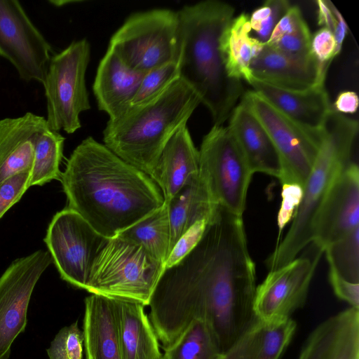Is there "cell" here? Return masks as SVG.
<instances>
[{
    "label": "cell",
    "mask_w": 359,
    "mask_h": 359,
    "mask_svg": "<svg viewBox=\"0 0 359 359\" xmlns=\"http://www.w3.org/2000/svg\"><path fill=\"white\" fill-rule=\"evenodd\" d=\"M60 181L67 208L107 238L116 236L165 203L160 188L148 175L92 137L74 149Z\"/></svg>",
    "instance_id": "2"
},
{
    "label": "cell",
    "mask_w": 359,
    "mask_h": 359,
    "mask_svg": "<svg viewBox=\"0 0 359 359\" xmlns=\"http://www.w3.org/2000/svg\"><path fill=\"white\" fill-rule=\"evenodd\" d=\"M290 2L287 0H268L249 16L252 30L257 39L266 43L281 18L286 13Z\"/></svg>",
    "instance_id": "32"
},
{
    "label": "cell",
    "mask_w": 359,
    "mask_h": 359,
    "mask_svg": "<svg viewBox=\"0 0 359 359\" xmlns=\"http://www.w3.org/2000/svg\"><path fill=\"white\" fill-rule=\"evenodd\" d=\"M52 261L48 251L38 250L13 261L0 276V359H8L24 332L32 292Z\"/></svg>",
    "instance_id": "13"
},
{
    "label": "cell",
    "mask_w": 359,
    "mask_h": 359,
    "mask_svg": "<svg viewBox=\"0 0 359 359\" xmlns=\"http://www.w3.org/2000/svg\"><path fill=\"white\" fill-rule=\"evenodd\" d=\"M255 172L280 180L282 168L279 156L266 131L242 102L235 107L228 126Z\"/></svg>",
    "instance_id": "22"
},
{
    "label": "cell",
    "mask_w": 359,
    "mask_h": 359,
    "mask_svg": "<svg viewBox=\"0 0 359 359\" xmlns=\"http://www.w3.org/2000/svg\"><path fill=\"white\" fill-rule=\"evenodd\" d=\"M330 269L340 277L359 283V227L325 248Z\"/></svg>",
    "instance_id": "30"
},
{
    "label": "cell",
    "mask_w": 359,
    "mask_h": 359,
    "mask_svg": "<svg viewBox=\"0 0 359 359\" xmlns=\"http://www.w3.org/2000/svg\"><path fill=\"white\" fill-rule=\"evenodd\" d=\"M83 334L78 322L62 327L47 349L49 359H83Z\"/></svg>",
    "instance_id": "33"
},
{
    "label": "cell",
    "mask_w": 359,
    "mask_h": 359,
    "mask_svg": "<svg viewBox=\"0 0 359 359\" xmlns=\"http://www.w3.org/2000/svg\"><path fill=\"white\" fill-rule=\"evenodd\" d=\"M198 151V176L212 201L242 217L254 173L228 126L213 125Z\"/></svg>",
    "instance_id": "8"
},
{
    "label": "cell",
    "mask_w": 359,
    "mask_h": 359,
    "mask_svg": "<svg viewBox=\"0 0 359 359\" xmlns=\"http://www.w3.org/2000/svg\"><path fill=\"white\" fill-rule=\"evenodd\" d=\"M65 137L48 128L37 137L30 171V187L60 180V164L63 157Z\"/></svg>",
    "instance_id": "29"
},
{
    "label": "cell",
    "mask_w": 359,
    "mask_h": 359,
    "mask_svg": "<svg viewBox=\"0 0 359 359\" xmlns=\"http://www.w3.org/2000/svg\"><path fill=\"white\" fill-rule=\"evenodd\" d=\"M249 15L241 13L233 17L224 29L219 49L228 75L249 83L252 78L250 67L252 60L264 43L250 35Z\"/></svg>",
    "instance_id": "26"
},
{
    "label": "cell",
    "mask_w": 359,
    "mask_h": 359,
    "mask_svg": "<svg viewBox=\"0 0 359 359\" xmlns=\"http://www.w3.org/2000/svg\"><path fill=\"white\" fill-rule=\"evenodd\" d=\"M160 359H167L165 356L163 354L162 357Z\"/></svg>",
    "instance_id": "43"
},
{
    "label": "cell",
    "mask_w": 359,
    "mask_h": 359,
    "mask_svg": "<svg viewBox=\"0 0 359 359\" xmlns=\"http://www.w3.org/2000/svg\"><path fill=\"white\" fill-rule=\"evenodd\" d=\"M256 287L242 217L218 206L196 245L165 269L152 294L148 316L162 349L200 320L225 352L255 319Z\"/></svg>",
    "instance_id": "1"
},
{
    "label": "cell",
    "mask_w": 359,
    "mask_h": 359,
    "mask_svg": "<svg viewBox=\"0 0 359 359\" xmlns=\"http://www.w3.org/2000/svg\"><path fill=\"white\" fill-rule=\"evenodd\" d=\"M82 331L86 359H122L110 298L86 297Z\"/></svg>",
    "instance_id": "23"
},
{
    "label": "cell",
    "mask_w": 359,
    "mask_h": 359,
    "mask_svg": "<svg viewBox=\"0 0 359 359\" xmlns=\"http://www.w3.org/2000/svg\"><path fill=\"white\" fill-rule=\"evenodd\" d=\"M198 173L199 151L184 124L166 143L150 177L160 188L165 203H168Z\"/></svg>",
    "instance_id": "19"
},
{
    "label": "cell",
    "mask_w": 359,
    "mask_h": 359,
    "mask_svg": "<svg viewBox=\"0 0 359 359\" xmlns=\"http://www.w3.org/2000/svg\"><path fill=\"white\" fill-rule=\"evenodd\" d=\"M200 103L197 94L179 78L151 101L109 119L103 131L104 145L150 177L168 141Z\"/></svg>",
    "instance_id": "4"
},
{
    "label": "cell",
    "mask_w": 359,
    "mask_h": 359,
    "mask_svg": "<svg viewBox=\"0 0 359 359\" xmlns=\"http://www.w3.org/2000/svg\"><path fill=\"white\" fill-rule=\"evenodd\" d=\"M359 227V169L351 161L338 175L313 227V242L325 248Z\"/></svg>",
    "instance_id": "15"
},
{
    "label": "cell",
    "mask_w": 359,
    "mask_h": 359,
    "mask_svg": "<svg viewBox=\"0 0 359 359\" xmlns=\"http://www.w3.org/2000/svg\"><path fill=\"white\" fill-rule=\"evenodd\" d=\"M167 359H221L223 352L217 339L205 321H192L180 337L163 349Z\"/></svg>",
    "instance_id": "28"
},
{
    "label": "cell",
    "mask_w": 359,
    "mask_h": 359,
    "mask_svg": "<svg viewBox=\"0 0 359 359\" xmlns=\"http://www.w3.org/2000/svg\"><path fill=\"white\" fill-rule=\"evenodd\" d=\"M225 2L206 0L177 11L180 78L209 110L215 126H223L244 93L242 81L230 77L219 49L221 36L234 16Z\"/></svg>",
    "instance_id": "3"
},
{
    "label": "cell",
    "mask_w": 359,
    "mask_h": 359,
    "mask_svg": "<svg viewBox=\"0 0 359 359\" xmlns=\"http://www.w3.org/2000/svg\"><path fill=\"white\" fill-rule=\"evenodd\" d=\"M311 38L309 27L304 20L294 31L269 45L291 57L310 60L314 58L311 49Z\"/></svg>",
    "instance_id": "34"
},
{
    "label": "cell",
    "mask_w": 359,
    "mask_h": 359,
    "mask_svg": "<svg viewBox=\"0 0 359 359\" xmlns=\"http://www.w3.org/2000/svg\"><path fill=\"white\" fill-rule=\"evenodd\" d=\"M316 3L318 8V25L328 29L334 34L338 22V9L328 0H317Z\"/></svg>",
    "instance_id": "41"
},
{
    "label": "cell",
    "mask_w": 359,
    "mask_h": 359,
    "mask_svg": "<svg viewBox=\"0 0 359 359\" xmlns=\"http://www.w3.org/2000/svg\"><path fill=\"white\" fill-rule=\"evenodd\" d=\"M208 223L205 220L196 222L180 238L165 263V269L177 263L196 245Z\"/></svg>",
    "instance_id": "37"
},
{
    "label": "cell",
    "mask_w": 359,
    "mask_h": 359,
    "mask_svg": "<svg viewBox=\"0 0 359 359\" xmlns=\"http://www.w3.org/2000/svg\"><path fill=\"white\" fill-rule=\"evenodd\" d=\"M281 113L314 134H322L327 119L333 110L325 83L303 91L275 87L252 76L249 83Z\"/></svg>",
    "instance_id": "16"
},
{
    "label": "cell",
    "mask_w": 359,
    "mask_h": 359,
    "mask_svg": "<svg viewBox=\"0 0 359 359\" xmlns=\"http://www.w3.org/2000/svg\"><path fill=\"white\" fill-rule=\"evenodd\" d=\"M296 328L292 318L274 324L255 318L221 359H280Z\"/></svg>",
    "instance_id": "24"
},
{
    "label": "cell",
    "mask_w": 359,
    "mask_h": 359,
    "mask_svg": "<svg viewBox=\"0 0 359 359\" xmlns=\"http://www.w3.org/2000/svg\"><path fill=\"white\" fill-rule=\"evenodd\" d=\"M329 281L335 295L359 309V283H350L340 277L334 270H329Z\"/></svg>",
    "instance_id": "39"
},
{
    "label": "cell",
    "mask_w": 359,
    "mask_h": 359,
    "mask_svg": "<svg viewBox=\"0 0 359 359\" xmlns=\"http://www.w3.org/2000/svg\"><path fill=\"white\" fill-rule=\"evenodd\" d=\"M242 102L269 135L280 158L282 184L304 188L316 159L323 134L310 133L290 119L253 90L244 92Z\"/></svg>",
    "instance_id": "10"
},
{
    "label": "cell",
    "mask_w": 359,
    "mask_h": 359,
    "mask_svg": "<svg viewBox=\"0 0 359 359\" xmlns=\"http://www.w3.org/2000/svg\"><path fill=\"white\" fill-rule=\"evenodd\" d=\"M324 248L309 243L301 255L285 265L269 271L256 287L253 302L255 318L266 324L290 318L306 300L309 289Z\"/></svg>",
    "instance_id": "11"
},
{
    "label": "cell",
    "mask_w": 359,
    "mask_h": 359,
    "mask_svg": "<svg viewBox=\"0 0 359 359\" xmlns=\"http://www.w3.org/2000/svg\"><path fill=\"white\" fill-rule=\"evenodd\" d=\"M359 99L354 91L341 92L332 106L334 111L340 114H354L358 107Z\"/></svg>",
    "instance_id": "42"
},
{
    "label": "cell",
    "mask_w": 359,
    "mask_h": 359,
    "mask_svg": "<svg viewBox=\"0 0 359 359\" xmlns=\"http://www.w3.org/2000/svg\"><path fill=\"white\" fill-rule=\"evenodd\" d=\"M145 73L130 68L108 48L93 84L99 109L105 111L109 119L123 115L130 107Z\"/></svg>",
    "instance_id": "20"
},
{
    "label": "cell",
    "mask_w": 359,
    "mask_h": 359,
    "mask_svg": "<svg viewBox=\"0 0 359 359\" xmlns=\"http://www.w3.org/2000/svg\"><path fill=\"white\" fill-rule=\"evenodd\" d=\"M48 128L44 117L31 112L0 120V185L16 174L31 171L36 140Z\"/></svg>",
    "instance_id": "18"
},
{
    "label": "cell",
    "mask_w": 359,
    "mask_h": 359,
    "mask_svg": "<svg viewBox=\"0 0 359 359\" xmlns=\"http://www.w3.org/2000/svg\"><path fill=\"white\" fill-rule=\"evenodd\" d=\"M117 236L143 247L165 265L169 256L170 222L168 205H163Z\"/></svg>",
    "instance_id": "27"
},
{
    "label": "cell",
    "mask_w": 359,
    "mask_h": 359,
    "mask_svg": "<svg viewBox=\"0 0 359 359\" xmlns=\"http://www.w3.org/2000/svg\"><path fill=\"white\" fill-rule=\"evenodd\" d=\"M51 52L20 2L0 0V56L13 65L20 77L42 83Z\"/></svg>",
    "instance_id": "14"
},
{
    "label": "cell",
    "mask_w": 359,
    "mask_h": 359,
    "mask_svg": "<svg viewBox=\"0 0 359 359\" xmlns=\"http://www.w3.org/2000/svg\"><path fill=\"white\" fill-rule=\"evenodd\" d=\"M165 203L170 231L169 255L180 238L192 226L202 220L209 222L218 207L212 201L199 176L183 187Z\"/></svg>",
    "instance_id": "25"
},
{
    "label": "cell",
    "mask_w": 359,
    "mask_h": 359,
    "mask_svg": "<svg viewBox=\"0 0 359 359\" xmlns=\"http://www.w3.org/2000/svg\"><path fill=\"white\" fill-rule=\"evenodd\" d=\"M250 69L255 79L292 91H303L325 83L327 72L315 58L297 60L267 43L252 60Z\"/></svg>",
    "instance_id": "17"
},
{
    "label": "cell",
    "mask_w": 359,
    "mask_h": 359,
    "mask_svg": "<svg viewBox=\"0 0 359 359\" xmlns=\"http://www.w3.org/2000/svg\"><path fill=\"white\" fill-rule=\"evenodd\" d=\"M89 60L86 39L72 42L51 56L42 82L49 129L72 134L81 128L79 115L90 108L85 81Z\"/></svg>",
    "instance_id": "9"
},
{
    "label": "cell",
    "mask_w": 359,
    "mask_h": 359,
    "mask_svg": "<svg viewBox=\"0 0 359 359\" xmlns=\"http://www.w3.org/2000/svg\"><path fill=\"white\" fill-rule=\"evenodd\" d=\"M358 122L333 110L323 128L319 151L285 237L266 259L269 271L293 260L313 241V227L338 175L351 161Z\"/></svg>",
    "instance_id": "5"
},
{
    "label": "cell",
    "mask_w": 359,
    "mask_h": 359,
    "mask_svg": "<svg viewBox=\"0 0 359 359\" xmlns=\"http://www.w3.org/2000/svg\"><path fill=\"white\" fill-rule=\"evenodd\" d=\"M108 48L130 68L142 72L177 62V11L157 8L133 13L111 36Z\"/></svg>",
    "instance_id": "7"
},
{
    "label": "cell",
    "mask_w": 359,
    "mask_h": 359,
    "mask_svg": "<svg viewBox=\"0 0 359 359\" xmlns=\"http://www.w3.org/2000/svg\"><path fill=\"white\" fill-rule=\"evenodd\" d=\"M30 187V171L16 174L0 185V219Z\"/></svg>",
    "instance_id": "35"
},
{
    "label": "cell",
    "mask_w": 359,
    "mask_h": 359,
    "mask_svg": "<svg viewBox=\"0 0 359 359\" xmlns=\"http://www.w3.org/2000/svg\"><path fill=\"white\" fill-rule=\"evenodd\" d=\"M311 53L319 65L328 69L332 60L337 56L336 42L333 33L321 27L311 38Z\"/></svg>",
    "instance_id": "36"
},
{
    "label": "cell",
    "mask_w": 359,
    "mask_h": 359,
    "mask_svg": "<svg viewBox=\"0 0 359 359\" xmlns=\"http://www.w3.org/2000/svg\"><path fill=\"white\" fill-rule=\"evenodd\" d=\"M282 203L278 215V226L281 232L286 224L294 217L301 202L303 188L297 184H282Z\"/></svg>",
    "instance_id": "38"
},
{
    "label": "cell",
    "mask_w": 359,
    "mask_h": 359,
    "mask_svg": "<svg viewBox=\"0 0 359 359\" xmlns=\"http://www.w3.org/2000/svg\"><path fill=\"white\" fill-rule=\"evenodd\" d=\"M304 20L300 8L297 6H291L276 25L266 43L272 44L282 36L292 32Z\"/></svg>",
    "instance_id": "40"
},
{
    "label": "cell",
    "mask_w": 359,
    "mask_h": 359,
    "mask_svg": "<svg viewBox=\"0 0 359 359\" xmlns=\"http://www.w3.org/2000/svg\"><path fill=\"white\" fill-rule=\"evenodd\" d=\"M122 359H160L163 354L142 304L110 298Z\"/></svg>",
    "instance_id": "21"
},
{
    "label": "cell",
    "mask_w": 359,
    "mask_h": 359,
    "mask_svg": "<svg viewBox=\"0 0 359 359\" xmlns=\"http://www.w3.org/2000/svg\"><path fill=\"white\" fill-rule=\"evenodd\" d=\"M179 78L177 62H170L146 72L130 107L151 101Z\"/></svg>",
    "instance_id": "31"
},
{
    "label": "cell",
    "mask_w": 359,
    "mask_h": 359,
    "mask_svg": "<svg viewBox=\"0 0 359 359\" xmlns=\"http://www.w3.org/2000/svg\"><path fill=\"white\" fill-rule=\"evenodd\" d=\"M164 270L140 245L116 236L95 257L86 290L147 306Z\"/></svg>",
    "instance_id": "6"
},
{
    "label": "cell",
    "mask_w": 359,
    "mask_h": 359,
    "mask_svg": "<svg viewBox=\"0 0 359 359\" xmlns=\"http://www.w3.org/2000/svg\"><path fill=\"white\" fill-rule=\"evenodd\" d=\"M107 239L65 208L53 216L44 242L61 278L86 290L94 259Z\"/></svg>",
    "instance_id": "12"
}]
</instances>
